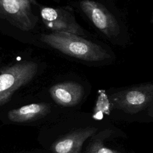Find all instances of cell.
Masks as SVG:
<instances>
[{
	"instance_id": "obj_1",
	"label": "cell",
	"mask_w": 153,
	"mask_h": 153,
	"mask_svg": "<svg viewBox=\"0 0 153 153\" xmlns=\"http://www.w3.org/2000/svg\"><path fill=\"white\" fill-rule=\"evenodd\" d=\"M97 112L128 121L153 105V81L100 90Z\"/></svg>"
},
{
	"instance_id": "obj_2",
	"label": "cell",
	"mask_w": 153,
	"mask_h": 153,
	"mask_svg": "<svg viewBox=\"0 0 153 153\" xmlns=\"http://www.w3.org/2000/svg\"><path fill=\"white\" fill-rule=\"evenodd\" d=\"M44 44L62 53L90 62H111L114 56L99 44L83 36L65 32H51L41 35Z\"/></svg>"
},
{
	"instance_id": "obj_3",
	"label": "cell",
	"mask_w": 153,
	"mask_h": 153,
	"mask_svg": "<svg viewBox=\"0 0 153 153\" xmlns=\"http://www.w3.org/2000/svg\"><path fill=\"white\" fill-rule=\"evenodd\" d=\"M89 139L84 153H135L127 134L114 124L105 125Z\"/></svg>"
},
{
	"instance_id": "obj_4",
	"label": "cell",
	"mask_w": 153,
	"mask_h": 153,
	"mask_svg": "<svg viewBox=\"0 0 153 153\" xmlns=\"http://www.w3.org/2000/svg\"><path fill=\"white\" fill-rule=\"evenodd\" d=\"M38 65L32 61H23L1 69L0 106L10 99L20 87L27 84L36 75Z\"/></svg>"
},
{
	"instance_id": "obj_5",
	"label": "cell",
	"mask_w": 153,
	"mask_h": 153,
	"mask_svg": "<svg viewBox=\"0 0 153 153\" xmlns=\"http://www.w3.org/2000/svg\"><path fill=\"white\" fill-rule=\"evenodd\" d=\"M79 7L93 24L108 38L115 39L120 34L117 20L102 4L93 0H82Z\"/></svg>"
},
{
	"instance_id": "obj_6",
	"label": "cell",
	"mask_w": 153,
	"mask_h": 153,
	"mask_svg": "<svg viewBox=\"0 0 153 153\" xmlns=\"http://www.w3.org/2000/svg\"><path fill=\"white\" fill-rule=\"evenodd\" d=\"M40 14L45 26L52 32H65L85 36L84 29L76 22L74 13L69 9L42 7Z\"/></svg>"
},
{
	"instance_id": "obj_7",
	"label": "cell",
	"mask_w": 153,
	"mask_h": 153,
	"mask_svg": "<svg viewBox=\"0 0 153 153\" xmlns=\"http://www.w3.org/2000/svg\"><path fill=\"white\" fill-rule=\"evenodd\" d=\"M100 128L90 126L69 133L53 143L52 151L54 153H80L83 143Z\"/></svg>"
},
{
	"instance_id": "obj_8",
	"label": "cell",
	"mask_w": 153,
	"mask_h": 153,
	"mask_svg": "<svg viewBox=\"0 0 153 153\" xmlns=\"http://www.w3.org/2000/svg\"><path fill=\"white\" fill-rule=\"evenodd\" d=\"M50 93L53 100L58 105L69 107L78 104L82 99L85 91L80 84L66 81L53 85Z\"/></svg>"
},
{
	"instance_id": "obj_9",
	"label": "cell",
	"mask_w": 153,
	"mask_h": 153,
	"mask_svg": "<svg viewBox=\"0 0 153 153\" xmlns=\"http://www.w3.org/2000/svg\"><path fill=\"white\" fill-rule=\"evenodd\" d=\"M50 111V106L47 103H33L10 111L7 117L12 122H28L43 117Z\"/></svg>"
},
{
	"instance_id": "obj_10",
	"label": "cell",
	"mask_w": 153,
	"mask_h": 153,
	"mask_svg": "<svg viewBox=\"0 0 153 153\" xmlns=\"http://www.w3.org/2000/svg\"><path fill=\"white\" fill-rule=\"evenodd\" d=\"M127 122L153 123V105L144 111L132 117Z\"/></svg>"
}]
</instances>
